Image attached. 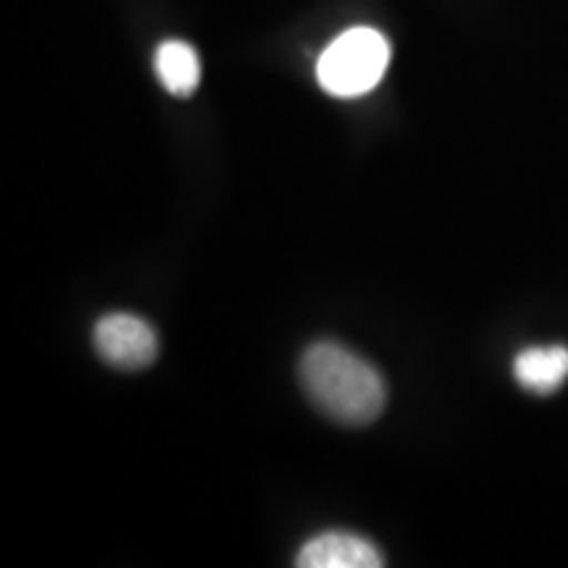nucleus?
Masks as SVG:
<instances>
[{"mask_svg":"<svg viewBox=\"0 0 568 568\" xmlns=\"http://www.w3.org/2000/svg\"><path fill=\"white\" fill-rule=\"evenodd\" d=\"M301 385L324 416L345 426L372 424L387 403L379 372L337 343H316L303 353Z\"/></svg>","mask_w":568,"mask_h":568,"instance_id":"nucleus-1","label":"nucleus"},{"mask_svg":"<svg viewBox=\"0 0 568 568\" xmlns=\"http://www.w3.org/2000/svg\"><path fill=\"white\" fill-rule=\"evenodd\" d=\"M295 566L301 568H379L382 552L372 542L351 531H324L303 545Z\"/></svg>","mask_w":568,"mask_h":568,"instance_id":"nucleus-4","label":"nucleus"},{"mask_svg":"<svg viewBox=\"0 0 568 568\" xmlns=\"http://www.w3.org/2000/svg\"><path fill=\"white\" fill-rule=\"evenodd\" d=\"M95 351L105 364L138 372L148 368L159 355V337L145 318L132 314H109L95 324Z\"/></svg>","mask_w":568,"mask_h":568,"instance_id":"nucleus-3","label":"nucleus"},{"mask_svg":"<svg viewBox=\"0 0 568 568\" xmlns=\"http://www.w3.org/2000/svg\"><path fill=\"white\" fill-rule=\"evenodd\" d=\"M155 74L172 95L187 98L201 84V59L187 42L166 40L155 51Z\"/></svg>","mask_w":568,"mask_h":568,"instance_id":"nucleus-6","label":"nucleus"},{"mask_svg":"<svg viewBox=\"0 0 568 568\" xmlns=\"http://www.w3.org/2000/svg\"><path fill=\"white\" fill-rule=\"evenodd\" d=\"M389 42L372 27H353L322 53L318 84L335 98H358L379 84L389 67Z\"/></svg>","mask_w":568,"mask_h":568,"instance_id":"nucleus-2","label":"nucleus"},{"mask_svg":"<svg viewBox=\"0 0 568 568\" xmlns=\"http://www.w3.org/2000/svg\"><path fill=\"white\" fill-rule=\"evenodd\" d=\"M514 376L524 389L535 395H550L568 376V347H527L516 355Z\"/></svg>","mask_w":568,"mask_h":568,"instance_id":"nucleus-5","label":"nucleus"}]
</instances>
